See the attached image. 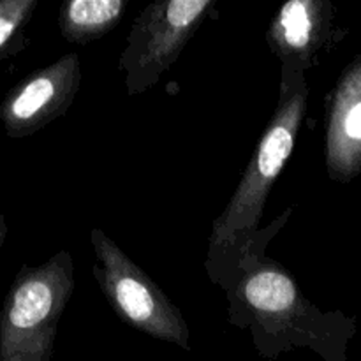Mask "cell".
Masks as SVG:
<instances>
[{"instance_id":"obj_1","label":"cell","mask_w":361,"mask_h":361,"mask_svg":"<svg viewBox=\"0 0 361 361\" xmlns=\"http://www.w3.org/2000/svg\"><path fill=\"white\" fill-rule=\"evenodd\" d=\"M73 289L67 252L18 271L0 309V361H51L56 328Z\"/></svg>"},{"instance_id":"obj_2","label":"cell","mask_w":361,"mask_h":361,"mask_svg":"<svg viewBox=\"0 0 361 361\" xmlns=\"http://www.w3.org/2000/svg\"><path fill=\"white\" fill-rule=\"evenodd\" d=\"M307 109L305 88H293L279 104L268 123L254 157L247 166L231 201L214 222L210 243L229 247L242 233L252 231L263 214L268 192L281 175L286 161L295 148L296 134Z\"/></svg>"},{"instance_id":"obj_3","label":"cell","mask_w":361,"mask_h":361,"mask_svg":"<svg viewBox=\"0 0 361 361\" xmlns=\"http://www.w3.org/2000/svg\"><path fill=\"white\" fill-rule=\"evenodd\" d=\"M92 245L101 261L95 277L120 319L150 337L189 349L185 319L159 286L101 229L92 231Z\"/></svg>"},{"instance_id":"obj_4","label":"cell","mask_w":361,"mask_h":361,"mask_svg":"<svg viewBox=\"0 0 361 361\" xmlns=\"http://www.w3.org/2000/svg\"><path fill=\"white\" fill-rule=\"evenodd\" d=\"M212 0H169L152 4L136 20L123 53L129 85L150 81L178 56L196 32Z\"/></svg>"},{"instance_id":"obj_5","label":"cell","mask_w":361,"mask_h":361,"mask_svg":"<svg viewBox=\"0 0 361 361\" xmlns=\"http://www.w3.org/2000/svg\"><path fill=\"white\" fill-rule=\"evenodd\" d=\"M81 83L76 53L28 74L14 85L0 104V122L13 140L27 137L62 116L73 104Z\"/></svg>"},{"instance_id":"obj_6","label":"cell","mask_w":361,"mask_h":361,"mask_svg":"<svg viewBox=\"0 0 361 361\" xmlns=\"http://www.w3.org/2000/svg\"><path fill=\"white\" fill-rule=\"evenodd\" d=\"M326 166L335 180L361 171V60L342 76L330 109Z\"/></svg>"},{"instance_id":"obj_7","label":"cell","mask_w":361,"mask_h":361,"mask_svg":"<svg viewBox=\"0 0 361 361\" xmlns=\"http://www.w3.org/2000/svg\"><path fill=\"white\" fill-rule=\"evenodd\" d=\"M123 0H69L60 9V32L76 44H88L108 34L122 16Z\"/></svg>"},{"instance_id":"obj_8","label":"cell","mask_w":361,"mask_h":361,"mask_svg":"<svg viewBox=\"0 0 361 361\" xmlns=\"http://www.w3.org/2000/svg\"><path fill=\"white\" fill-rule=\"evenodd\" d=\"M321 4L314 0H291L284 4L271 25V41L286 55H307L319 35Z\"/></svg>"},{"instance_id":"obj_9","label":"cell","mask_w":361,"mask_h":361,"mask_svg":"<svg viewBox=\"0 0 361 361\" xmlns=\"http://www.w3.org/2000/svg\"><path fill=\"white\" fill-rule=\"evenodd\" d=\"M243 298L257 316L275 321L295 316L300 302L295 282L275 268H263L250 275L243 284Z\"/></svg>"},{"instance_id":"obj_10","label":"cell","mask_w":361,"mask_h":361,"mask_svg":"<svg viewBox=\"0 0 361 361\" xmlns=\"http://www.w3.org/2000/svg\"><path fill=\"white\" fill-rule=\"evenodd\" d=\"M35 7L37 0H0V60L20 48L21 32Z\"/></svg>"},{"instance_id":"obj_11","label":"cell","mask_w":361,"mask_h":361,"mask_svg":"<svg viewBox=\"0 0 361 361\" xmlns=\"http://www.w3.org/2000/svg\"><path fill=\"white\" fill-rule=\"evenodd\" d=\"M7 236V222H6V215L0 214V250H2L4 242H6Z\"/></svg>"}]
</instances>
